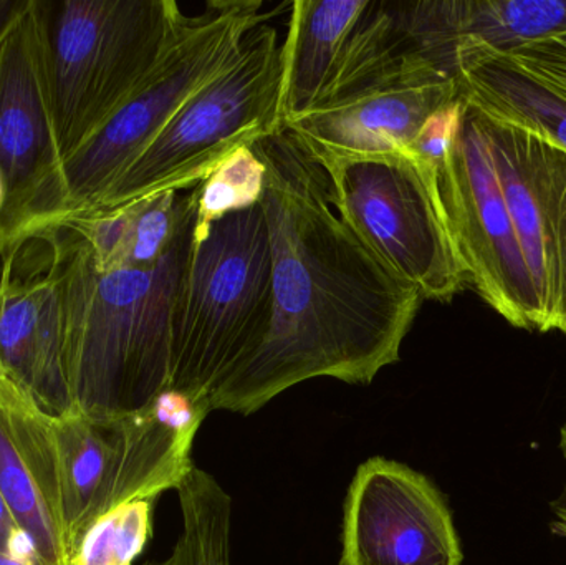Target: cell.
Masks as SVG:
<instances>
[{
	"instance_id": "cell-1",
	"label": "cell",
	"mask_w": 566,
	"mask_h": 565,
	"mask_svg": "<svg viewBox=\"0 0 566 565\" xmlns=\"http://www.w3.org/2000/svg\"><path fill=\"white\" fill-rule=\"evenodd\" d=\"M252 149L265 166L259 202L271 231V327L209 397L206 415L254 414L312 378L371 384L399 360L424 301L336 215L325 172L286 129Z\"/></svg>"
},
{
	"instance_id": "cell-2",
	"label": "cell",
	"mask_w": 566,
	"mask_h": 565,
	"mask_svg": "<svg viewBox=\"0 0 566 565\" xmlns=\"http://www.w3.org/2000/svg\"><path fill=\"white\" fill-rule=\"evenodd\" d=\"M196 221L192 188L181 192L172 241L149 269L102 271L66 229L35 236L59 282L66 378L76 414H149L168 397L172 317L196 248Z\"/></svg>"
},
{
	"instance_id": "cell-3",
	"label": "cell",
	"mask_w": 566,
	"mask_h": 565,
	"mask_svg": "<svg viewBox=\"0 0 566 565\" xmlns=\"http://www.w3.org/2000/svg\"><path fill=\"white\" fill-rule=\"evenodd\" d=\"M163 404V401H161ZM201 418L172 421L156 410L129 417L53 418L33 404L17 411L15 433L55 514L70 563L88 531L136 500L176 490L191 470Z\"/></svg>"
},
{
	"instance_id": "cell-4",
	"label": "cell",
	"mask_w": 566,
	"mask_h": 565,
	"mask_svg": "<svg viewBox=\"0 0 566 565\" xmlns=\"http://www.w3.org/2000/svg\"><path fill=\"white\" fill-rule=\"evenodd\" d=\"M261 9L259 0H211L198 15L182 17L135 92L85 145L63 159L20 242L92 209L179 109L231 65L252 29L268 20Z\"/></svg>"
},
{
	"instance_id": "cell-5",
	"label": "cell",
	"mask_w": 566,
	"mask_h": 565,
	"mask_svg": "<svg viewBox=\"0 0 566 565\" xmlns=\"http://www.w3.org/2000/svg\"><path fill=\"white\" fill-rule=\"evenodd\" d=\"M271 317V231L258 202L196 241L172 317L169 395L205 421L209 397L261 347Z\"/></svg>"
},
{
	"instance_id": "cell-6",
	"label": "cell",
	"mask_w": 566,
	"mask_h": 565,
	"mask_svg": "<svg viewBox=\"0 0 566 565\" xmlns=\"http://www.w3.org/2000/svg\"><path fill=\"white\" fill-rule=\"evenodd\" d=\"M60 158L148 75L185 13L175 0H33Z\"/></svg>"
},
{
	"instance_id": "cell-7",
	"label": "cell",
	"mask_w": 566,
	"mask_h": 565,
	"mask_svg": "<svg viewBox=\"0 0 566 565\" xmlns=\"http://www.w3.org/2000/svg\"><path fill=\"white\" fill-rule=\"evenodd\" d=\"M281 92L282 43L277 30L264 22L252 29L231 65L199 90L82 215L196 188L238 149L283 129Z\"/></svg>"
},
{
	"instance_id": "cell-8",
	"label": "cell",
	"mask_w": 566,
	"mask_h": 565,
	"mask_svg": "<svg viewBox=\"0 0 566 565\" xmlns=\"http://www.w3.org/2000/svg\"><path fill=\"white\" fill-rule=\"evenodd\" d=\"M336 215L422 299L449 302L469 284L438 171L412 153L322 156Z\"/></svg>"
},
{
	"instance_id": "cell-9",
	"label": "cell",
	"mask_w": 566,
	"mask_h": 565,
	"mask_svg": "<svg viewBox=\"0 0 566 565\" xmlns=\"http://www.w3.org/2000/svg\"><path fill=\"white\" fill-rule=\"evenodd\" d=\"M438 181L469 284L509 324L544 332V308L502 192L479 112L468 100Z\"/></svg>"
},
{
	"instance_id": "cell-10",
	"label": "cell",
	"mask_w": 566,
	"mask_h": 565,
	"mask_svg": "<svg viewBox=\"0 0 566 565\" xmlns=\"http://www.w3.org/2000/svg\"><path fill=\"white\" fill-rule=\"evenodd\" d=\"M60 165L42 35L30 0L29 9L0 40V171L7 185L0 218L2 258L39 215Z\"/></svg>"
},
{
	"instance_id": "cell-11",
	"label": "cell",
	"mask_w": 566,
	"mask_h": 565,
	"mask_svg": "<svg viewBox=\"0 0 566 565\" xmlns=\"http://www.w3.org/2000/svg\"><path fill=\"white\" fill-rule=\"evenodd\" d=\"M451 513L428 478L371 458L356 471L343 524L342 565H461Z\"/></svg>"
},
{
	"instance_id": "cell-12",
	"label": "cell",
	"mask_w": 566,
	"mask_h": 565,
	"mask_svg": "<svg viewBox=\"0 0 566 565\" xmlns=\"http://www.w3.org/2000/svg\"><path fill=\"white\" fill-rule=\"evenodd\" d=\"M479 122L544 308V332L566 335V151L482 112Z\"/></svg>"
},
{
	"instance_id": "cell-13",
	"label": "cell",
	"mask_w": 566,
	"mask_h": 565,
	"mask_svg": "<svg viewBox=\"0 0 566 565\" xmlns=\"http://www.w3.org/2000/svg\"><path fill=\"white\" fill-rule=\"evenodd\" d=\"M429 75L459 80L454 0H368L318 105L369 86Z\"/></svg>"
},
{
	"instance_id": "cell-14",
	"label": "cell",
	"mask_w": 566,
	"mask_h": 565,
	"mask_svg": "<svg viewBox=\"0 0 566 565\" xmlns=\"http://www.w3.org/2000/svg\"><path fill=\"white\" fill-rule=\"evenodd\" d=\"M39 255L29 249L33 268L17 255L3 258L0 285V374L9 378L43 414H73L65 367L62 304L55 272L42 239Z\"/></svg>"
},
{
	"instance_id": "cell-15",
	"label": "cell",
	"mask_w": 566,
	"mask_h": 565,
	"mask_svg": "<svg viewBox=\"0 0 566 565\" xmlns=\"http://www.w3.org/2000/svg\"><path fill=\"white\" fill-rule=\"evenodd\" d=\"M462 95L452 76L402 79L315 106L283 129L312 159L411 153L426 119Z\"/></svg>"
},
{
	"instance_id": "cell-16",
	"label": "cell",
	"mask_w": 566,
	"mask_h": 565,
	"mask_svg": "<svg viewBox=\"0 0 566 565\" xmlns=\"http://www.w3.org/2000/svg\"><path fill=\"white\" fill-rule=\"evenodd\" d=\"M368 0H295L282 42V128L318 105Z\"/></svg>"
},
{
	"instance_id": "cell-17",
	"label": "cell",
	"mask_w": 566,
	"mask_h": 565,
	"mask_svg": "<svg viewBox=\"0 0 566 565\" xmlns=\"http://www.w3.org/2000/svg\"><path fill=\"white\" fill-rule=\"evenodd\" d=\"M459 82L462 96L479 112L566 151V93L522 69L511 55L468 63Z\"/></svg>"
},
{
	"instance_id": "cell-18",
	"label": "cell",
	"mask_w": 566,
	"mask_h": 565,
	"mask_svg": "<svg viewBox=\"0 0 566 565\" xmlns=\"http://www.w3.org/2000/svg\"><path fill=\"white\" fill-rule=\"evenodd\" d=\"M566 30V0H455L459 75L468 63Z\"/></svg>"
},
{
	"instance_id": "cell-19",
	"label": "cell",
	"mask_w": 566,
	"mask_h": 565,
	"mask_svg": "<svg viewBox=\"0 0 566 565\" xmlns=\"http://www.w3.org/2000/svg\"><path fill=\"white\" fill-rule=\"evenodd\" d=\"M0 493L32 551L33 565H72L62 527L0 404Z\"/></svg>"
},
{
	"instance_id": "cell-20",
	"label": "cell",
	"mask_w": 566,
	"mask_h": 565,
	"mask_svg": "<svg viewBox=\"0 0 566 565\" xmlns=\"http://www.w3.org/2000/svg\"><path fill=\"white\" fill-rule=\"evenodd\" d=\"M182 530L168 559L155 565H232V500L214 477L192 467L176 488Z\"/></svg>"
},
{
	"instance_id": "cell-21",
	"label": "cell",
	"mask_w": 566,
	"mask_h": 565,
	"mask_svg": "<svg viewBox=\"0 0 566 565\" xmlns=\"http://www.w3.org/2000/svg\"><path fill=\"white\" fill-rule=\"evenodd\" d=\"M264 163L252 146H245L229 156L205 181L199 182L196 186V241H201L211 226L224 216L258 205L264 191Z\"/></svg>"
},
{
	"instance_id": "cell-22",
	"label": "cell",
	"mask_w": 566,
	"mask_h": 565,
	"mask_svg": "<svg viewBox=\"0 0 566 565\" xmlns=\"http://www.w3.org/2000/svg\"><path fill=\"white\" fill-rule=\"evenodd\" d=\"M153 501H133L99 520L80 544L72 565L135 563L151 537Z\"/></svg>"
},
{
	"instance_id": "cell-23",
	"label": "cell",
	"mask_w": 566,
	"mask_h": 565,
	"mask_svg": "<svg viewBox=\"0 0 566 565\" xmlns=\"http://www.w3.org/2000/svg\"><path fill=\"white\" fill-rule=\"evenodd\" d=\"M181 192L166 191L123 208L129 211V226L115 269H149L161 261L178 226Z\"/></svg>"
},
{
	"instance_id": "cell-24",
	"label": "cell",
	"mask_w": 566,
	"mask_h": 565,
	"mask_svg": "<svg viewBox=\"0 0 566 565\" xmlns=\"http://www.w3.org/2000/svg\"><path fill=\"white\" fill-rule=\"evenodd\" d=\"M464 106L465 100L461 95L444 108L432 113L412 142V155L438 172L451 151L452 143H454L459 125H461Z\"/></svg>"
},
{
	"instance_id": "cell-25",
	"label": "cell",
	"mask_w": 566,
	"mask_h": 565,
	"mask_svg": "<svg viewBox=\"0 0 566 565\" xmlns=\"http://www.w3.org/2000/svg\"><path fill=\"white\" fill-rule=\"evenodd\" d=\"M511 56L522 69L566 93V30L527 43Z\"/></svg>"
},
{
	"instance_id": "cell-26",
	"label": "cell",
	"mask_w": 566,
	"mask_h": 565,
	"mask_svg": "<svg viewBox=\"0 0 566 565\" xmlns=\"http://www.w3.org/2000/svg\"><path fill=\"white\" fill-rule=\"evenodd\" d=\"M0 554L17 557L33 565L32 551L10 514L9 506L0 493Z\"/></svg>"
},
{
	"instance_id": "cell-27",
	"label": "cell",
	"mask_w": 566,
	"mask_h": 565,
	"mask_svg": "<svg viewBox=\"0 0 566 565\" xmlns=\"http://www.w3.org/2000/svg\"><path fill=\"white\" fill-rule=\"evenodd\" d=\"M29 6L30 0H0V40L7 35Z\"/></svg>"
},
{
	"instance_id": "cell-28",
	"label": "cell",
	"mask_w": 566,
	"mask_h": 565,
	"mask_svg": "<svg viewBox=\"0 0 566 565\" xmlns=\"http://www.w3.org/2000/svg\"><path fill=\"white\" fill-rule=\"evenodd\" d=\"M562 450H564V454L566 458V427L562 430ZM558 527H560V533L566 536V496L564 506L558 510Z\"/></svg>"
},
{
	"instance_id": "cell-29",
	"label": "cell",
	"mask_w": 566,
	"mask_h": 565,
	"mask_svg": "<svg viewBox=\"0 0 566 565\" xmlns=\"http://www.w3.org/2000/svg\"><path fill=\"white\" fill-rule=\"evenodd\" d=\"M6 205H7L6 178H3L2 171H0V218H2L3 211H6Z\"/></svg>"
},
{
	"instance_id": "cell-30",
	"label": "cell",
	"mask_w": 566,
	"mask_h": 565,
	"mask_svg": "<svg viewBox=\"0 0 566 565\" xmlns=\"http://www.w3.org/2000/svg\"><path fill=\"white\" fill-rule=\"evenodd\" d=\"M0 565H32L27 561L17 559V557L3 556L0 554Z\"/></svg>"
},
{
	"instance_id": "cell-31",
	"label": "cell",
	"mask_w": 566,
	"mask_h": 565,
	"mask_svg": "<svg viewBox=\"0 0 566 565\" xmlns=\"http://www.w3.org/2000/svg\"><path fill=\"white\" fill-rule=\"evenodd\" d=\"M2 275H3V259L0 255V285H2Z\"/></svg>"
}]
</instances>
